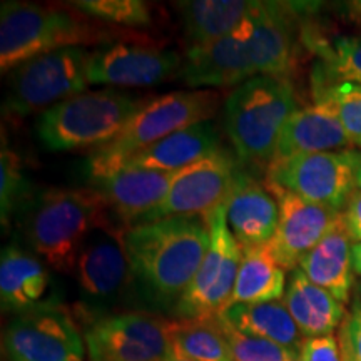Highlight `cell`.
<instances>
[{"mask_svg": "<svg viewBox=\"0 0 361 361\" xmlns=\"http://www.w3.org/2000/svg\"><path fill=\"white\" fill-rule=\"evenodd\" d=\"M168 361H189V360H183V358H178V356H171V358Z\"/></svg>", "mask_w": 361, "mask_h": 361, "instance_id": "f35d334b", "label": "cell"}, {"mask_svg": "<svg viewBox=\"0 0 361 361\" xmlns=\"http://www.w3.org/2000/svg\"><path fill=\"white\" fill-rule=\"evenodd\" d=\"M84 47L59 49L24 62L12 71L6 116L27 117L84 94L89 85Z\"/></svg>", "mask_w": 361, "mask_h": 361, "instance_id": "52a82bcc", "label": "cell"}, {"mask_svg": "<svg viewBox=\"0 0 361 361\" xmlns=\"http://www.w3.org/2000/svg\"><path fill=\"white\" fill-rule=\"evenodd\" d=\"M137 39L121 27L89 20L74 7H44L27 2H2L0 8V69L7 74L24 62L59 49L107 45Z\"/></svg>", "mask_w": 361, "mask_h": 361, "instance_id": "7a4b0ae2", "label": "cell"}, {"mask_svg": "<svg viewBox=\"0 0 361 361\" xmlns=\"http://www.w3.org/2000/svg\"><path fill=\"white\" fill-rule=\"evenodd\" d=\"M310 47L322 59L316 78L328 82H351L361 85V37L310 40Z\"/></svg>", "mask_w": 361, "mask_h": 361, "instance_id": "f546056e", "label": "cell"}, {"mask_svg": "<svg viewBox=\"0 0 361 361\" xmlns=\"http://www.w3.org/2000/svg\"><path fill=\"white\" fill-rule=\"evenodd\" d=\"M258 2L251 0H191L179 4L183 27L191 45L231 35L246 24Z\"/></svg>", "mask_w": 361, "mask_h": 361, "instance_id": "d4e9b609", "label": "cell"}, {"mask_svg": "<svg viewBox=\"0 0 361 361\" xmlns=\"http://www.w3.org/2000/svg\"><path fill=\"white\" fill-rule=\"evenodd\" d=\"M219 101V94L207 89L179 90L147 101L117 137L94 149L87 161L90 180L119 171L134 152L180 129L209 121L218 112Z\"/></svg>", "mask_w": 361, "mask_h": 361, "instance_id": "5b68a950", "label": "cell"}, {"mask_svg": "<svg viewBox=\"0 0 361 361\" xmlns=\"http://www.w3.org/2000/svg\"><path fill=\"white\" fill-rule=\"evenodd\" d=\"M313 96L314 104L326 107L340 121L351 146L361 147V85L316 78Z\"/></svg>", "mask_w": 361, "mask_h": 361, "instance_id": "f1b7e54d", "label": "cell"}, {"mask_svg": "<svg viewBox=\"0 0 361 361\" xmlns=\"http://www.w3.org/2000/svg\"><path fill=\"white\" fill-rule=\"evenodd\" d=\"M343 226L351 243H361V189L356 188L350 196L348 204L343 209Z\"/></svg>", "mask_w": 361, "mask_h": 361, "instance_id": "d590c367", "label": "cell"}, {"mask_svg": "<svg viewBox=\"0 0 361 361\" xmlns=\"http://www.w3.org/2000/svg\"><path fill=\"white\" fill-rule=\"evenodd\" d=\"M211 243L192 283L173 310L176 319H209L223 314L231 301L243 250L234 238L223 204L207 218Z\"/></svg>", "mask_w": 361, "mask_h": 361, "instance_id": "9c48e42d", "label": "cell"}, {"mask_svg": "<svg viewBox=\"0 0 361 361\" xmlns=\"http://www.w3.org/2000/svg\"><path fill=\"white\" fill-rule=\"evenodd\" d=\"M295 20L290 6L258 2L247 20V49L256 75L290 79L298 54Z\"/></svg>", "mask_w": 361, "mask_h": 361, "instance_id": "2e32d148", "label": "cell"}, {"mask_svg": "<svg viewBox=\"0 0 361 361\" xmlns=\"http://www.w3.org/2000/svg\"><path fill=\"white\" fill-rule=\"evenodd\" d=\"M284 291L286 271L271 256L268 245L243 250L241 266L229 306L281 301Z\"/></svg>", "mask_w": 361, "mask_h": 361, "instance_id": "4316f807", "label": "cell"}, {"mask_svg": "<svg viewBox=\"0 0 361 361\" xmlns=\"http://www.w3.org/2000/svg\"><path fill=\"white\" fill-rule=\"evenodd\" d=\"M350 146V139L340 121L326 107L314 104L293 112L279 134L273 161L313 152L343 151Z\"/></svg>", "mask_w": 361, "mask_h": 361, "instance_id": "7402d4cb", "label": "cell"}, {"mask_svg": "<svg viewBox=\"0 0 361 361\" xmlns=\"http://www.w3.org/2000/svg\"><path fill=\"white\" fill-rule=\"evenodd\" d=\"M183 61L174 51L142 39L121 40L89 54V84L112 87H149L180 75Z\"/></svg>", "mask_w": 361, "mask_h": 361, "instance_id": "4fadbf2b", "label": "cell"}, {"mask_svg": "<svg viewBox=\"0 0 361 361\" xmlns=\"http://www.w3.org/2000/svg\"><path fill=\"white\" fill-rule=\"evenodd\" d=\"M360 298H361V284H360Z\"/></svg>", "mask_w": 361, "mask_h": 361, "instance_id": "60d3db41", "label": "cell"}, {"mask_svg": "<svg viewBox=\"0 0 361 361\" xmlns=\"http://www.w3.org/2000/svg\"><path fill=\"white\" fill-rule=\"evenodd\" d=\"M218 319L229 348H231L234 361H300V356H296L284 346L263 340V338L246 335L231 326L221 314Z\"/></svg>", "mask_w": 361, "mask_h": 361, "instance_id": "d6a6232c", "label": "cell"}, {"mask_svg": "<svg viewBox=\"0 0 361 361\" xmlns=\"http://www.w3.org/2000/svg\"><path fill=\"white\" fill-rule=\"evenodd\" d=\"M169 322L147 311L101 314L84 329L89 361H168Z\"/></svg>", "mask_w": 361, "mask_h": 361, "instance_id": "30bf717a", "label": "cell"}, {"mask_svg": "<svg viewBox=\"0 0 361 361\" xmlns=\"http://www.w3.org/2000/svg\"><path fill=\"white\" fill-rule=\"evenodd\" d=\"M223 318L231 326L246 335L263 338L284 346L296 356L301 355L306 338L300 331L283 301L256 305H233L224 311Z\"/></svg>", "mask_w": 361, "mask_h": 361, "instance_id": "484cf974", "label": "cell"}, {"mask_svg": "<svg viewBox=\"0 0 361 361\" xmlns=\"http://www.w3.org/2000/svg\"><path fill=\"white\" fill-rule=\"evenodd\" d=\"M351 259H353L355 274L361 276V243H355V245L351 246Z\"/></svg>", "mask_w": 361, "mask_h": 361, "instance_id": "8d00e7d4", "label": "cell"}, {"mask_svg": "<svg viewBox=\"0 0 361 361\" xmlns=\"http://www.w3.org/2000/svg\"><path fill=\"white\" fill-rule=\"evenodd\" d=\"M52 279L37 258L11 245L0 258V301L4 313L22 314L57 305L51 298Z\"/></svg>", "mask_w": 361, "mask_h": 361, "instance_id": "ffe728a7", "label": "cell"}, {"mask_svg": "<svg viewBox=\"0 0 361 361\" xmlns=\"http://www.w3.org/2000/svg\"><path fill=\"white\" fill-rule=\"evenodd\" d=\"M126 226L117 219L94 229L80 247L74 278L85 303L102 308L119 301L134 286L128 251Z\"/></svg>", "mask_w": 361, "mask_h": 361, "instance_id": "7c38bea8", "label": "cell"}, {"mask_svg": "<svg viewBox=\"0 0 361 361\" xmlns=\"http://www.w3.org/2000/svg\"><path fill=\"white\" fill-rule=\"evenodd\" d=\"M226 218L241 250L269 245L279 223L276 196L245 171H239L231 196L226 201Z\"/></svg>", "mask_w": 361, "mask_h": 361, "instance_id": "d6986e66", "label": "cell"}, {"mask_svg": "<svg viewBox=\"0 0 361 361\" xmlns=\"http://www.w3.org/2000/svg\"><path fill=\"white\" fill-rule=\"evenodd\" d=\"M356 188L361 189V159H360L358 169H356Z\"/></svg>", "mask_w": 361, "mask_h": 361, "instance_id": "74e56055", "label": "cell"}, {"mask_svg": "<svg viewBox=\"0 0 361 361\" xmlns=\"http://www.w3.org/2000/svg\"><path fill=\"white\" fill-rule=\"evenodd\" d=\"M239 171L234 157L224 151L189 166L176 179L168 197L135 224L154 223L174 216H200L207 219L229 200Z\"/></svg>", "mask_w": 361, "mask_h": 361, "instance_id": "5bb4252c", "label": "cell"}, {"mask_svg": "<svg viewBox=\"0 0 361 361\" xmlns=\"http://www.w3.org/2000/svg\"><path fill=\"white\" fill-rule=\"evenodd\" d=\"M343 361H361V298H355L343 324L338 329Z\"/></svg>", "mask_w": 361, "mask_h": 361, "instance_id": "836d02e7", "label": "cell"}, {"mask_svg": "<svg viewBox=\"0 0 361 361\" xmlns=\"http://www.w3.org/2000/svg\"><path fill=\"white\" fill-rule=\"evenodd\" d=\"M300 361H343L338 338L335 335L306 338Z\"/></svg>", "mask_w": 361, "mask_h": 361, "instance_id": "e575fe53", "label": "cell"}, {"mask_svg": "<svg viewBox=\"0 0 361 361\" xmlns=\"http://www.w3.org/2000/svg\"><path fill=\"white\" fill-rule=\"evenodd\" d=\"M183 171L123 168L106 178L92 180V189L104 197L116 219L130 228L168 197Z\"/></svg>", "mask_w": 361, "mask_h": 361, "instance_id": "ac0fdd59", "label": "cell"}, {"mask_svg": "<svg viewBox=\"0 0 361 361\" xmlns=\"http://www.w3.org/2000/svg\"><path fill=\"white\" fill-rule=\"evenodd\" d=\"M112 219L116 216L96 189L52 188L30 206L25 236L45 264L72 273L89 234Z\"/></svg>", "mask_w": 361, "mask_h": 361, "instance_id": "3957f363", "label": "cell"}, {"mask_svg": "<svg viewBox=\"0 0 361 361\" xmlns=\"http://www.w3.org/2000/svg\"><path fill=\"white\" fill-rule=\"evenodd\" d=\"M146 102L114 89L79 94L42 112L37 135L51 151L97 149L117 137Z\"/></svg>", "mask_w": 361, "mask_h": 361, "instance_id": "8992f818", "label": "cell"}, {"mask_svg": "<svg viewBox=\"0 0 361 361\" xmlns=\"http://www.w3.org/2000/svg\"><path fill=\"white\" fill-rule=\"evenodd\" d=\"M296 111L290 79L256 75L238 85L224 102V129L239 159L269 166L279 134Z\"/></svg>", "mask_w": 361, "mask_h": 361, "instance_id": "277c9868", "label": "cell"}, {"mask_svg": "<svg viewBox=\"0 0 361 361\" xmlns=\"http://www.w3.org/2000/svg\"><path fill=\"white\" fill-rule=\"evenodd\" d=\"M34 186L22 168L16 151L4 144L0 152V219L4 229H8L13 216L25 206L32 204Z\"/></svg>", "mask_w": 361, "mask_h": 361, "instance_id": "4dcf8cb0", "label": "cell"}, {"mask_svg": "<svg viewBox=\"0 0 361 361\" xmlns=\"http://www.w3.org/2000/svg\"><path fill=\"white\" fill-rule=\"evenodd\" d=\"M221 151L219 134L211 123H200L180 129L152 146L134 152L123 168L151 171H180L207 159Z\"/></svg>", "mask_w": 361, "mask_h": 361, "instance_id": "44dd1931", "label": "cell"}, {"mask_svg": "<svg viewBox=\"0 0 361 361\" xmlns=\"http://www.w3.org/2000/svg\"><path fill=\"white\" fill-rule=\"evenodd\" d=\"M361 152L356 149L313 152L273 161L266 171L269 191H286L301 200L343 213L356 189Z\"/></svg>", "mask_w": 361, "mask_h": 361, "instance_id": "ba28073f", "label": "cell"}, {"mask_svg": "<svg viewBox=\"0 0 361 361\" xmlns=\"http://www.w3.org/2000/svg\"><path fill=\"white\" fill-rule=\"evenodd\" d=\"M4 355L8 361H85L84 333L61 305L13 316L4 329Z\"/></svg>", "mask_w": 361, "mask_h": 361, "instance_id": "8fae6325", "label": "cell"}, {"mask_svg": "<svg viewBox=\"0 0 361 361\" xmlns=\"http://www.w3.org/2000/svg\"><path fill=\"white\" fill-rule=\"evenodd\" d=\"M351 246L353 243L343 226L341 218L340 223L298 264L308 279L331 293L343 305L350 303L355 281Z\"/></svg>", "mask_w": 361, "mask_h": 361, "instance_id": "cb8c5ba5", "label": "cell"}, {"mask_svg": "<svg viewBox=\"0 0 361 361\" xmlns=\"http://www.w3.org/2000/svg\"><path fill=\"white\" fill-rule=\"evenodd\" d=\"M283 303L305 338L331 336L345 322V305L314 284L300 268L293 269Z\"/></svg>", "mask_w": 361, "mask_h": 361, "instance_id": "603a6c76", "label": "cell"}, {"mask_svg": "<svg viewBox=\"0 0 361 361\" xmlns=\"http://www.w3.org/2000/svg\"><path fill=\"white\" fill-rule=\"evenodd\" d=\"M180 78L191 87H238L256 78L247 49V22L223 39L191 45L183 61Z\"/></svg>", "mask_w": 361, "mask_h": 361, "instance_id": "e0dca14e", "label": "cell"}, {"mask_svg": "<svg viewBox=\"0 0 361 361\" xmlns=\"http://www.w3.org/2000/svg\"><path fill=\"white\" fill-rule=\"evenodd\" d=\"M209 243V223L200 216H174L126 229L134 288L142 300L154 308L174 310L196 276Z\"/></svg>", "mask_w": 361, "mask_h": 361, "instance_id": "6da1fadb", "label": "cell"}, {"mask_svg": "<svg viewBox=\"0 0 361 361\" xmlns=\"http://www.w3.org/2000/svg\"><path fill=\"white\" fill-rule=\"evenodd\" d=\"M271 192L279 204V223L268 250L284 271H293L301 258L340 223L343 213L313 204L286 191Z\"/></svg>", "mask_w": 361, "mask_h": 361, "instance_id": "9a60e30c", "label": "cell"}, {"mask_svg": "<svg viewBox=\"0 0 361 361\" xmlns=\"http://www.w3.org/2000/svg\"><path fill=\"white\" fill-rule=\"evenodd\" d=\"M75 11L114 27H147L152 24V7L141 0H79Z\"/></svg>", "mask_w": 361, "mask_h": 361, "instance_id": "1f68e13d", "label": "cell"}, {"mask_svg": "<svg viewBox=\"0 0 361 361\" xmlns=\"http://www.w3.org/2000/svg\"><path fill=\"white\" fill-rule=\"evenodd\" d=\"M173 355L189 361H234L218 316L209 319H171Z\"/></svg>", "mask_w": 361, "mask_h": 361, "instance_id": "83f0119b", "label": "cell"}, {"mask_svg": "<svg viewBox=\"0 0 361 361\" xmlns=\"http://www.w3.org/2000/svg\"><path fill=\"white\" fill-rule=\"evenodd\" d=\"M356 8H358V12L361 13V2H356Z\"/></svg>", "mask_w": 361, "mask_h": 361, "instance_id": "ab89813d", "label": "cell"}]
</instances>
